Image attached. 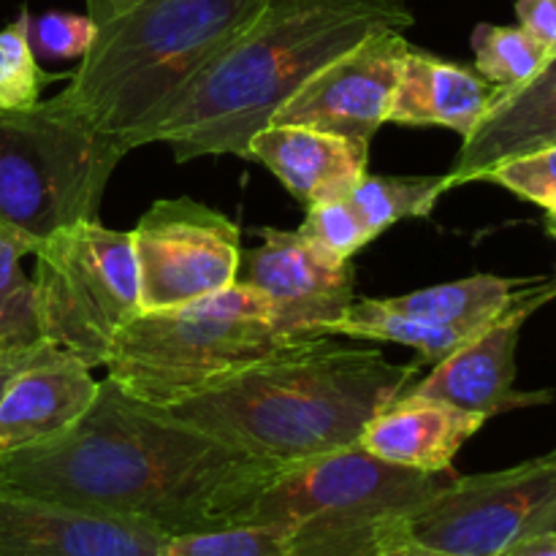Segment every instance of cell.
I'll return each mask as SVG.
<instances>
[{
  "label": "cell",
  "mask_w": 556,
  "mask_h": 556,
  "mask_svg": "<svg viewBox=\"0 0 556 556\" xmlns=\"http://www.w3.org/2000/svg\"><path fill=\"white\" fill-rule=\"evenodd\" d=\"M282 470L106 378L68 432L0 454V489L174 538L242 525Z\"/></svg>",
  "instance_id": "6da1fadb"
},
{
  "label": "cell",
  "mask_w": 556,
  "mask_h": 556,
  "mask_svg": "<svg viewBox=\"0 0 556 556\" xmlns=\"http://www.w3.org/2000/svg\"><path fill=\"white\" fill-rule=\"evenodd\" d=\"M410 0H266L258 14L188 81L147 144L179 163L237 155L318 74L378 30L413 27Z\"/></svg>",
  "instance_id": "7a4b0ae2"
},
{
  "label": "cell",
  "mask_w": 556,
  "mask_h": 556,
  "mask_svg": "<svg viewBox=\"0 0 556 556\" xmlns=\"http://www.w3.org/2000/svg\"><path fill=\"white\" fill-rule=\"evenodd\" d=\"M418 372L421 364H394L378 348L326 337L163 410L244 454L293 467L358 445L367 424L400 400Z\"/></svg>",
  "instance_id": "3957f363"
},
{
  "label": "cell",
  "mask_w": 556,
  "mask_h": 556,
  "mask_svg": "<svg viewBox=\"0 0 556 556\" xmlns=\"http://www.w3.org/2000/svg\"><path fill=\"white\" fill-rule=\"evenodd\" d=\"M266 0H136L96 22L63 98L125 152L147 147L188 81Z\"/></svg>",
  "instance_id": "277c9868"
},
{
  "label": "cell",
  "mask_w": 556,
  "mask_h": 556,
  "mask_svg": "<svg viewBox=\"0 0 556 556\" xmlns=\"http://www.w3.org/2000/svg\"><path fill=\"white\" fill-rule=\"evenodd\" d=\"M320 340L326 337L286 331L261 293L233 282L212 296L130 318L103 367L136 400L172 407L253 364Z\"/></svg>",
  "instance_id": "5b68a950"
},
{
  "label": "cell",
  "mask_w": 556,
  "mask_h": 556,
  "mask_svg": "<svg viewBox=\"0 0 556 556\" xmlns=\"http://www.w3.org/2000/svg\"><path fill=\"white\" fill-rule=\"evenodd\" d=\"M454 472L389 465L362 445L286 467L242 525H275L291 556H375Z\"/></svg>",
  "instance_id": "8992f818"
},
{
  "label": "cell",
  "mask_w": 556,
  "mask_h": 556,
  "mask_svg": "<svg viewBox=\"0 0 556 556\" xmlns=\"http://www.w3.org/2000/svg\"><path fill=\"white\" fill-rule=\"evenodd\" d=\"M125 155L63 92L0 114V231L36 250L65 228L98 220L103 190Z\"/></svg>",
  "instance_id": "52a82bcc"
},
{
  "label": "cell",
  "mask_w": 556,
  "mask_h": 556,
  "mask_svg": "<svg viewBox=\"0 0 556 556\" xmlns=\"http://www.w3.org/2000/svg\"><path fill=\"white\" fill-rule=\"evenodd\" d=\"M41 337L87 367H103L117 331L141 313L130 231L98 220L54 233L33 250Z\"/></svg>",
  "instance_id": "ba28073f"
},
{
  "label": "cell",
  "mask_w": 556,
  "mask_h": 556,
  "mask_svg": "<svg viewBox=\"0 0 556 556\" xmlns=\"http://www.w3.org/2000/svg\"><path fill=\"white\" fill-rule=\"evenodd\" d=\"M556 532V448L521 465L451 476L405 521V535L443 556H497Z\"/></svg>",
  "instance_id": "9c48e42d"
},
{
  "label": "cell",
  "mask_w": 556,
  "mask_h": 556,
  "mask_svg": "<svg viewBox=\"0 0 556 556\" xmlns=\"http://www.w3.org/2000/svg\"><path fill=\"white\" fill-rule=\"evenodd\" d=\"M130 239L141 313L179 307L237 282L242 231L231 217L190 195L155 201Z\"/></svg>",
  "instance_id": "30bf717a"
},
{
  "label": "cell",
  "mask_w": 556,
  "mask_h": 556,
  "mask_svg": "<svg viewBox=\"0 0 556 556\" xmlns=\"http://www.w3.org/2000/svg\"><path fill=\"white\" fill-rule=\"evenodd\" d=\"M261 237L258 248L242 250L239 286L261 293L271 318L291 334L329 337V326L356 302L353 261L334 264L299 231L261 228Z\"/></svg>",
  "instance_id": "8fae6325"
},
{
  "label": "cell",
  "mask_w": 556,
  "mask_h": 556,
  "mask_svg": "<svg viewBox=\"0 0 556 556\" xmlns=\"http://www.w3.org/2000/svg\"><path fill=\"white\" fill-rule=\"evenodd\" d=\"M407 47L405 30L372 33L320 68L271 123L304 125L369 147L380 125H386Z\"/></svg>",
  "instance_id": "7c38bea8"
},
{
  "label": "cell",
  "mask_w": 556,
  "mask_h": 556,
  "mask_svg": "<svg viewBox=\"0 0 556 556\" xmlns=\"http://www.w3.org/2000/svg\"><path fill=\"white\" fill-rule=\"evenodd\" d=\"M556 296V280L543 282L538 291L505 309L497 320L483 326L470 342L456 348L443 362L432 364L424 380H416L405 394L438 400L462 407L467 413H481L492 418L497 413L516 410L552 402V394H521L516 391V348L525 324L532 313Z\"/></svg>",
  "instance_id": "4fadbf2b"
},
{
  "label": "cell",
  "mask_w": 556,
  "mask_h": 556,
  "mask_svg": "<svg viewBox=\"0 0 556 556\" xmlns=\"http://www.w3.org/2000/svg\"><path fill=\"white\" fill-rule=\"evenodd\" d=\"M152 527L0 489V556H161Z\"/></svg>",
  "instance_id": "5bb4252c"
},
{
  "label": "cell",
  "mask_w": 556,
  "mask_h": 556,
  "mask_svg": "<svg viewBox=\"0 0 556 556\" xmlns=\"http://www.w3.org/2000/svg\"><path fill=\"white\" fill-rule=\"evenodd\" d=\"M548 147H556V49L532 79L514 90H500L481 123L462 139L445 177L451 190L481 182L483 174L500 163Z\"/></svg>",
  "instance_id": "9a60e30c"
},
{
  "label": "cell",
  "mask_w": 556,
  "mask_h": 556,
  "mask_svg": "<svg viewBox=\"0 0 556 556\" xmlns=\"http://www.w3.org/2000/svg\"><path fill=\"white\" fill-rule=\"evenodd\" d=\"M98 383L85 362L49 348L11 378L0 396V454L68 432L90 410Z\"/></svg>",
  "instance_id": "2e32d148"
},
{
  "label": "cell",
  "mask_w": 556,
  "mask_h": 556,
  "mask_svg": "<svg viewBox=\"0 0 556 556\" xmlns=\"http://www.w3.org/2000/svg\"><path fill=\"white\" fill-rule=\"evenodd\" d=\"M248 161L269 168L304 206H315L351 195L369 174V147L304 125L269 123L250 139Z\"/></svg>",
  "instance_id": "e0dca14e"
},
{
  "label": "cell",
  "mask_w": 556,
  "mask_h": 556,
  "mask_svg": "<svg viewBox=\"0 0 556 556\" xmlns=\"http://www.w3.org/2000/svg\"><path fill=\"white\" fill-rule=\"evenodd\" d=\"M497 96L500 87L483 79L476 68L443 60L410 43L400 60L386 123L407 128H448L467 139Z\"/></svg>",
  "instance_id": "ac0fdd59"
},
{
  "label": "cell",
  "mask_w": 556,
  "mask_h": 556,
  "mask_svg": "<svg viewBox=\"0 0 556 556\" xmlns=\"http://www.w3.org/2000/svg\"><path fill=\"white\" fill-rule=\"evenodd\" d=\"M489 418L438 400L402 394L364 429L362 445L389 465L418 472H454L456 454Z\"/></svg>",
  "instance_id": "d6986e66"
},
{
  "label": "cell",
  "mask_w": 556,
  "mask_h": 556,
  "mask_svg": "<svg viewBox=\"0 0 556 556\" xmlns=\"http://www.w3.org/2000/svg\"><path fill=\"white\" fill-rule=\"evenodd\" d=\"M543 280H510L497 275H472L465 280L421 288L402 296L367 299L375 309L405 315L438 326L483 329L514 307L527 293L538 291Z\"/></svg>",
  "instance_id": "ffe728a7"
},
{
  "label": "cell",
  "mask_w": 556,
  "mask_h": 556,
  "mask_svg": "<svg viewBox=\"0 0 556 556\" xmlns=\"http://www.w3.org/2000/svg\"><path fill=\"white\" fill-rule=\"evenodd\" d=\"M481 329H462V326H438L424 320L405 318L396 313L375 309L367 299H356L345 318L329 326V337H351L362 342H394L421 353L427 364L443 362L445 356L470 342Z\"/></svg>",
  "instance_id": "44dd1931"
},
{
  "label": "cell",
  "mask_w": 556,
  "mask_h": 556,
  "mask_svg": "<svg viewBox=\"0 0 556 556\" xmlns=\"http://www.w3.org/2000/svg\"><path fill=\"white\" fill-rule=\"evenodd\" d=\"M451 190L445 174H424V177H375L367 174L356 188L351 190L348 201L358 212L367 226L369 237L378 239L396 223L413 220V217H429Z\"/></svg>",
  "instance_id": "7402d4cb"
},
{
  "label": "cell",
  "mask_w": 556,
  "mask_h": 556,
  "mask_svg": "<svg viewBox=\"0 0 556 556\" xmlns=\"http://www.w3.org/2000/svg\"><path fill=\"white\" fill-rule=\"evenodd\" d=\"M476 71L500 90H514L543 68L548 49L521 25H478L470 36Z\"/></svg>",
  "instance_id": "603a6c76"
},
{
  "label": "cell",
  "mask_w": 556,
  "mask_h": 556,
  "mask_svg": "<svg viewBox=\"0 0 556 556\" xmlns=\"http://www.w3.org/2000/svg\"><path fill=\"white\" fill-rule=\"evenodd\" d=\"M30 244L0 231V353L43 342L33 280L22 269Z\"/></svg>",
  "instance_id": "cb8c5ba5"
},
{
  "label": "cell",
  "mask_w": 556,
  "mask_h": 556,
  "mask_svg": "<svg viewBox=\"0 0 556 556\" xmlns=\"http://www.w3.org/2000/svg\"><path fill=\"white\" fill-rule=\"evenodd\" d=\"M27 16L30 11L22 9L20 16L0 30V114L33 109L52 81H63L71 76V71L49 74L38 65L30 38H27Z\"/></svg>",
  "instance_id": "d4e9b609"
},
{
  "label": "cell",
  "mask_w": 556,
  "mask_h": 556,
  "mask_svg": "<svg viewBox=\"0 0 556 556\" xmlns=\"http://www.w3.org/2000/svg\"><path fill=\"white\" fill-rule=\"evenodd\" d=\"M161 556H291V548L280 527L237 525L168 538Z\"/></svg>",
  "instance_id": "484cf974"
},
{
  "label": "cell",
  "mask_w": 556,
  "mask_h": 556,
  "mask_svg": "<svg viewBox=\"0 0 556 556\" xmlns=\"http://www.w3.org/2000/svg\"><path fill=\"white\" fill-rule=\"evenodd\" d=\"M296 231L334 264H345L364 244L372 242L367 226L348 199L307 206L304 223Z\"/></svg>",
  "instance_id": "4316f807"
},
{
  "label": "cell",
  "mask_w": 556,
  "mask_h": 556,
  "mask_svg": "<svg viewBox=\"0 0 556 556\" xmlns=\"http://www.w3.org/2000/svg\"><path fill=\"white\" fill-rule=\"evenodd\" d=\"M483 179L548 212L556 204V147L500 163Z\"/></svg>",
  "instance_id": "83f0119b"
},
{
  "label": "cell",
  "mask_w": 556,
  "mask_h": 556,
  "mask_svg": "<svg viewBox=\"0 0 556 556\" xmlns=\"http://www.w3.org/2000/svg\"><path fill=\"white\" fill-rule=\"evenodd\" d=\"M96 36V22L90 14L71 11H47L41 16H27V38L36 58L79 60L90 49Z\"/></svg>",
  "instance_id": "f1b7e54d"
},
{
  "label": "cell",
  "mask_w": 556,
  "mask_h": 556,
  "mask_svg": "<svg viewBox=\"0 0 556 556\" xmlns=\"http://www.w3.org/2000/svg\"><path fill=\"white\" fill-rule=\"evenodd\" d=\"M516 16L548 52L556 49V0H516Z\"/></svg>",
  "instance_id": "f546056e"
},
{
  "label": "cell",
  "mask_w": 556,
  "mask_h": 556,
  "mask_svg": "<svg viewBox=\"0 0 556 556\" xmlns=\"http://www.w3.org/2000/svg\"><path fill=\"white\" fill-rule=\"evenodd\" d=\"M52 348V342H36V345H27V348H16V351H5L0 353V396H3L5 386L11 383V378H14L16 372H22V369L27 367V364L36 362L38 356H43V353Z\"/></svg>",
  "instance_id": "4dcf8cb0"
},
{
  "label": "cell",
  "mask_w": 556,
  "mask_h": 556,
  "mask_svg": "<svg viewBox=\"0 0 556 556\" xmlns=\"http://www.w3.org/2000/svg\"><path fill=\"white\" fill-rule=\"evenodd\" d=\"M497 556H556V532L525 538V541L514 543Z\"/></svg>",
  "instance_id": "1f68e13d"
},
{
  "label": "cell",
  "mask_w": 556,
  "mask_h": 556,
  "mask_svg": "<svg viewBox=\"0 0 556 556\" xmlns=\"http://www.w3.org/2000/svg\"><path fill=\"white\" fill-rule=\"evenodd\" d=\"M375 556H443V554L432 552V548L421 546V543H416L413 538L402 535L396 538V541H391L386 548H380Z\"/></svg>",
  "instance_id": "d6a6232c"
},
{
  "label": "cell",
  "mask_w": 556,
  "mask_h": 556,
  "mask_svg": "<svg viewBox=\"0 0 556 556\" xmlns=\"http://www.w3.org/2000/svg\"><path fill=\"white\" fill-rule=\"evenodd\" d=\"M130 3H136V0H87V14L92 16V22H101Z\"/></svg>",
  "instance_id": "836d02e7"
},
{
  "label": "cell",
  "mask_w": 556,
  "mask_h": 556,
  "mask_svg": "<svg viewBox=\"0 0 556 556\" xmlns=\"http://www.w3.org/2000/svg\"><path fill=\"white\" fill-rule=\"evenodd\" d=\"M546 231H548V237L556 242V215H546Z\"/></svg>",
  "instance_id": "e575fe53"
}]
</instances>
